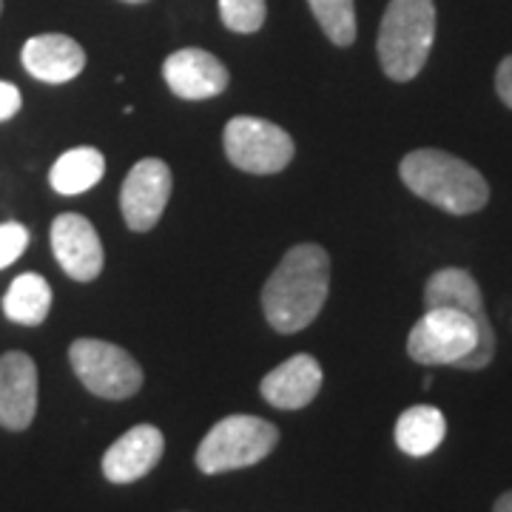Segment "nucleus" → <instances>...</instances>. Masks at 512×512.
I'll return each instance as SVG.
<instances>
[{
    "label": "nucleus",
    "mask_w": 512,
    "mask_h": 512,
    "mask_svg": "<svg viewBox=\"0 0 512 512\" xmlns=\"http://www.w3.org/2000/svg\"><path fill=\"white\" fill-rule=\"evenodd\" d=\"M171 188H174V177L163 160L148 157L134 165L120 188V208L128 228L137 234L151 231L171 200Z\"/></svg>",
    "instance_id": "9"
},
{
    "label": "nucleus",
    "mask_w": 512,
    "mask_h": 512,
    "mask_svg": "<svg viewBox=\"0 0 512 512\" xmlns=\"http://www.w3.org/2000/svg\"><path fill=\"white\" fill-rule=\"evenodd\" d=\"M69 362L77 379L86 384V390L120 402L134 396L143 387V367L128 350L117 348L103 339H77L69 348Z\"/></svg>",
    "instance_id": "6"
},
{
    "label": "nucleus",
    "mask_w": 512,
    "mask_h": 512,
    "mask_svg": "<svg viewBox=\"0 0 512 512\" xmlns=\"http://www.w3.org/2000/svg\"><path fill=\"white\" fill-rule=\"evenodd\" d=\"M163 77L168 89L183 100H208L228 89V69L205 49H180L165 57Z\"/></svg>",
    "instance_id": "11"
},
{
    "label": "nucleus",
    "mask_w": 512,
    "mask_h": 512,
    "mask_svg": "<svg viewBox=\"0 0 512 512\" xmlns=\"http://www.w3.org/2000/svg\"><path fill=\"white\" fill-rule=\"evenodd\" d=\"M495 92L504 100V106L512 109V55L504 57L498 72H495Z\"/></svg>",
    "instance_id": "23"
},
{
    "label": "nucleus",
    "mask_w": 512,
    "mask_h": 512,
    "mask_svg": "<svg viewBox=\"0 0 512 512\" xmlns=\"http://www.w3.org/2000/svg\"><path fill=\"white\" fill-rule=\"evenodd\" d=\"M0 12H3V0H0Z\"/></svg>",
    "instance_id": "26"
},
{
    "label": "nucleus",
    "mask_w": 512,
    "mask_h": 512,
    "mask_svg": "<svg viewBox=\"0 0 512 512\" xmlns=\"http://www.w3.org/2000/svg\"><path fill=\"white\" fill-rule=\"evenodd\" d=\"M319 390H322V367L308 353L291 356L288 362L274 367L259 384L262 399L279 410H302L316 399Z\"/></svg>",
    "instance_id": "14"
},
{
    "label": "nucleus",
    "mask_w": 512,
    "mask_h": 512,
    "mask_svg": "<svg viewBox=\"0 0 512 512\" xmlns=\"http://www.w3.org/2000/svg\"><path fill=\"white\" fill-rule=\"evenodd\" d=\"M481 342L476 319L456 308H427L407 336V353L424 367L453 365L467 359Z\"/></svg>",
    "instance_id": "5"
},
{
    "label": "nucleus",
    "mask_w": 512,
    "mask_h": 512,
    "mask_svg": "<svg viewBox=\"0 0 512 512\" xmlns=\"http://www.w3.org/2000/svg\"><path fill=\"white\" fill-rule=\"evenodd\" d=\"M123 3H146V0H123Z\"/></svg>",
    "instance_id": "25"
},
{
    "label": "nucleus",
    "mask_w": 512,
    "mask_h": 512,
    "mask_svg": "<svg viewBox=\"0 0 512 512\" xmlns=\"http://www.w3.org/2000/svg\"><path fill=\"white\" fill-rule=\"evenodd\" d=\"M103 174H106V157L97 148L80 146L57 157V163L49 171V183L57 194L74 197L92 191L103 180Z\"/></svg>",
    "instance_id": "17"
},
{
    "label": "nucleus",
    "mask_w": 512,
    "mask_h": 512,
    "mask_svg": "<svg viewBox=\"0 0 512 512\" xmlns=\"http://www.w3.org/2000/svg\"><path fill=\"white\" fill-rule=\"evenodd\" d=\"M493 512H512V490L510 493H504L498 501H495Z\"/></svg>",
    "instance_id": "24"
},
{
    "label": "nucleus",
    "mask_w": 512,
    "mask_h": 512,
    "mask_svg": "<svg viewBox=\"0 0 512 512\" xmlns=\"http://www.w3.org/2000/svg\"><path fill=\"white\" fill-rule=\"evenodd\" d=\"M404 185L447 214H476L490 200V185L470 163L439 148L410 151L399 165Z\"/></svg>",
    "instance_id": "2"
},
{
    "label": "nucleus",
    "mask_w": 512,
    "mask_h": 512,
    "mask_svg": "<svg viewBox=\"0 0 512 512\" xmlns=\"http://www.w3.org/2000/svg\"><path fill=\"white\" fill-rule=\"evenodd\" d=\"M313 18L336 46H350L356 40V6L353 0H308Z\"/></svg>",
    "instance_id": "19"
},
{
    "label": "nucleus",
    "mask_w": 512,
    "mask_h": 512,
    "mask_svg": "<svg viewBox=\"0 0 512 512\" xmlns=\"http://www.w3.org/2000/svg\"><path fill=\"white\" fill-rule=\"evenodd\" d=\"M52 251L66 274L77 282H92L103 271V242L94 225L80 214H60L52 222Z\"/></svg>",
    "instance_id": "10"
},
{
    "label": "nucleus",
    "mask_w": 512,
    "mask_h": 512,
    "mask_svg": "<svg viewBox=\"0 0 512 512\" xmlns=\"http://www.w3.org/2000/svg\"><path fill=\"white\" fill-rule=\"evenodd\" d=\"M20 103H23V97H20L18 86L0 80V123L9 120V117H15L20 111Z\"/></svg>",
    "instance_id": "22"
},
{
    "label": "nucleus",
    "mask_w": 512,
    "mask_h": 512,
    "mask_svg": "<svg viewBox=\"0 0 512 512\" xmlns=\"http://www.w3.org/2000/svg\"><path fill=\"white\" fill-rule=\"evenodd\" d=\"M424 305L427 308H456L476 319L481 330L478 348L458 362V370H481L493 362L495 356V330L490 325V316L484 311V296L470 271L464 268H441L427 279L424 285Z\"/></svg>",
    "instance_id": "7"
},
{
    "label": "nucleus",
    "mask_w": 512,
    "mask_h": 512,
    "mask_svg": "<svg viewBox=\"0 0 512 512\" xmlns=\"http://www.w3.org/2000/svg\"><path fill=\"white\" fill-rule=\"evenodd\" d=\"M330 291V256L322 245H296L262 288V311L279 333H299L319 316Z\"/></svg>",
    "instance_id": "1"
},
{
    "label": "nucleus",
    "mask_w": 512,
    "mask_h": 512,
    "mask_svg": "<svg viewBox=\"0 0 512 512\" xmlns=\"http://www.w3.org/2000/svg\"><path fill=\"white\" fill-rule=\"evenodd\" d=\"M436 40V3L433 0H390L379 29V60L384 74L407 83L421 74Z\"/></svg>",
    "instance_id": "3"
},
{
    "label": "nucleus",
    "mask_w": 512,
    "mask_h": 512,
    "mask_svg": "<svg viewBox=\"0 0 512 512\" xmlns=\"http://www.w3.org/2000/svg\"><path fill=\"white\" fill-rule=\"evenodd\" d=\"M52 311V288L40 274H20L3 296V313L18 325H40Z\"/></svg>",
    "instance_id": "18"
},
{
    "label": "nucleus",
    "mask_w": 512,
    "mask_h": 512,
    "mask_svg": "<svg viewBox=\"0 0 512 512\" xmlns=\"http://www.w3.org/2000/svg\"><path fill=\"white\" fill-rule=\"evenodd\" d=\"M26 248H29V228L20 222H3L0 225V271L15 265Z\"/></svg>",
    "instance_id": "21"
},
{
    "label": "nucleus",
    "mask_w": 512,
    "mask_h": 512,
    "mask_svg": "<svg viewBox=\"0 0 512 512\" xmlns=\"http://www.w3.org/2000/svg\"><path fill=\"white\" fill-rule=\"evenodd\" d=\"M165 439L154 424H137L111 444L103 456V476L111 484H131L148 476L163 458Z\"/></svg>",
    "instance_id": "13"
},
{
    "label": "nucleus",
    "mask_w": 512,
    "mask_h": 512,
    "mask_svg": "<svg viewBox=\"0 0 512 512\" xmlns=\"http://www.w3.org/2000/svg\"><path fill=\"white\" fill-rule=\"evenodd\" d=\"M225 154L248 174H279L293 160V140L285 128L262 117H234L225 126Z\"/></svg>",
    "instance_id": "8"
},
{
    "label": "nucleus",
    "mask_w": 512,
    "mask_h": 512,
    "mask_svg": "<svg viewBox=\"0 0 512 512\" xmlns=\"http://www.w3.org/2000/svg\"><path fill=\"white\" fill-rule=\"evenodd\" d=\"M447 436V419L439 407L433 404H416L404 410L396 421V444L407 456L421 458L439 450V444Z\"/></svg>",
    "instance_id": "16"
},
{
    "label": "nucleus",
    "mask_w": 512,
    "mask_h": 512,
    "mask_svg": "<svg viewBox=\"0 0 512 512\" xmlns=\"http://www.w3.org/2000/svg\"><path fill=\"white\" fill-rule=\"evenodd\" d=\"M279 441V430L259 416H228L217 421L197 450V467L205 476H220L254 467Z\"/></svg>",
    "instance_id": "4"
},
{
    "label": "nucleus",
    "mask_w": 512,
    "mask_h": 512,
    "mask_svg": "<svg viewBox=\"0 0 512 512\" xmlns=\"http://www.w3.org/2000/svg\"><path fill=\"white\" fill-rule=\"evenodd\" d=\"M37 413V367L32 356L12 350L0 356V427L26 430Z\"/></svg>",
    "instance_id": "12"
},
{
    "label": "nucleus",
    "mask_w": 512,
    "mask_h": 512,
    "mask_svg": "<svg viewBox=\"0 0 512 512\" xmlns=\"http://www.w3.org/2000/svg\"><path fill=\"white\" fill-rule=\"evenodd\" d=\"M23 69L43 83H69L86 69L83 46L66 35H37L23 46Z\"/></svg>",
    "instance_id": "15"
},
{
    "label": "nucleus",
    "mask_w": 512,
    "mask_h": 512,
    "mask_svg": "<svg viewBox=\"0 0 512 512\" xmlns=\"http://www.w3.org/2000/svg\"><path fill=\"white\" fill-rule=\"evenodd\" d=\"M220 15L222 23L231 32L254 35L265 23L268 6H265V0H220Z\"/></svg>",
    "instance_id": "20"
}]
</instances>
